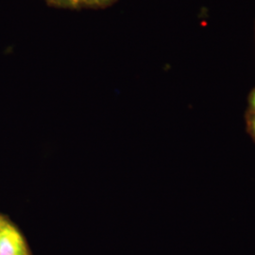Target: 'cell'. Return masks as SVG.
Returning <instances> with one entry per match:
<instances>
[{
    "mask_svg": "<svg viewBox=\"0 0 255 255\" xmlns=\"http://www.w3.org/2000/svg\"><path fill=\"white\" fill-rule=\"evenodd\" d=\"M0 255H27L23 237L9 223L0 231Z\"/></svg>",
    "mask_w": 255,
    "mask_h": 255,
    "instance_id": "cell-1",
    "label": "cell"
},
{
    "mask_svg": "<svg viewBox=\"0 0 255 255\" xmlns=\"http://www.w3.org/2000/svg\"><path fill=\"white\" fill-rule=\"evenodd\" d=\"M51 1L62 6H77L80 3L83 2V0H51Z\"/></svg>",
    "mask_w": 255,
    "mask_h": 255,
    "instance_id": "cell-2",
    "label": "cell"
},
{
    "mask_svg": "<svg viewBox=\"0 0 255 255\" xmlns=\"http://www.w3.org/2000/svg\"><path fill=\"white\" fill-rule=\"evenodd\" d=\"M111 0H83V2H86L88 4H95V5H101L110 2Z\"/></svg>",
    "mask_w": 255,
    "mask_h": 255,
    "instance_id": "cell-3",
    "label": "cell"
},
{
    "mask_svg": "<svg viewBox=\"0 0 255 255\" xmlns=\"http://www.w3.org/2000/svg\"><path fill=\"white\" fill-rule=\"evenodd\" d=\"M6 223H7L6 221H4L3 219H0V231L2 230V228H3L5 225H6Z\"/></svg>",
    "mask_w": 255,
    "mask_h": 255,
    "instance_id": "cell-4",
    "label": "cell"
},
{
    "mask_svg": "<svg viewBox=\"0 0 255 255\" xmlns=\"http://www.w3.org/2000/svg\"><path fill=\"white\" fill-rule=\"evenodd\" d=\"M253 105H254V107L255 108V93L254 97H253Z\"/></svg>",
    "mask_w": 255,
    "mask_h": 255,
    "instance_id": "cell-5",
    "label": "cell"
},
{
    "mask_svg": "<svg viewBox=\"0 0 255 255\" xmlns=\"http://www.w3.org/2000/svg\"><path fill=\"white\" fill-rule=\"evenodd\" d=\"M254 130H255V121H254Z\"/></svg>",
    "mask_w": 255,
    "mask_h": 255,
    "instance_id": "cell-6",
    "label": "cell"
}]
</instances>
